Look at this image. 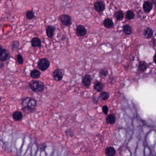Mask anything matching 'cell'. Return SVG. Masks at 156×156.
<instances>
[{"label":"cell","instance_id":"cell-21","mask_svg":"<svg viewBox=\"0 0 156 156\" xmlns=\"http://www.w3.org/2000/svg\"><path fill=\"white\" fill-rule=\"evenodd\" d=\"M114 16L117 20L120 21L124 19V14L121 11L119 10L116 11L114 14Z\"/></svg>","mask_w":156,"mask_h":156},{"label":"cell","instance_id":"cell-36","mask_svg":"<svg viewBox=\"0 0 156 156\" xmlns=\"http://www.w3.org/2000/svg\"><path fill=\"white\" fill-rule=\"evenodd\" d=\"M153 60L154 61V62L156 64V54L154 55V57H153Z\"/></svg>","mask_w":156,"mask_h":156},{"label":"cell","instance_id":"cell-4","mask_svg":"<svg viewBox=\"0 0 156 156\" xmlns=\"http://www.w3.org/2000/svg\"><path fill=\"white\" fill-rule=\"evenodd\" d=\"M11 58V54L9 51L6 48H2V46H0V61L5 62Z\"/></svg>","mask_w":156,"mask_h":156},{"label":"cell","instance_id":"cell-23","mask_svg":"<svg viewBox=\"0 0 156 156\" xmlns=\"http://www.w3.org/2000/svg\"><path fill=\"white\" fill-rule=\"evenodd\" d=\"M135 16V13L132 11L128 10L127 11L126 13V17L127 19L130 20H132L134 18Z\"/></svg>","mask_w":156,"mask_h":156},{"label":"cell","instance_id":"cell-1","mask_svg":"<svg viewBox=\"0 0 156 156\" xmlns=\"http://www.w3.org/2000/svg\"><path fill=\"white\" fill-rule=\"evenodd\" d=\"M21 110L27 114L34 113L37 109V102L35 99L30 97H24L21 100Z\"/></svg>","mask_w":156,"mask_h":156},{"label":"cell","instance_id":"cell-3","mask_svg":"<svg viewBox=\"0 0 156 156\" xmlns=\"http://www.w3.org/2000/svg\"><path fill=\"white\" fill-rule=\"evenodd\" d=\"M50 61L46 58L40 59L38 62L37 67L42 71H46L50 66Z\"/></svg>","mask_w":156,"mask_h":156},{"label":"cell","instance_id":"cell-31","mask_svg":"<svg viewBox=\"0 0 156 156\" xmlns=\"http://www.w3.org/2000/svg\"><path fill=\"white\" fill-rule=\"evenodd\" d=\"M102 111L105 115H107L109 111V108L107 105H104L102 107Z\"/></svg>","mask_w":156,"mask_h":156},{"label":"cell","instance_id":"cell-30","mask_svg":"<svg viewBox=\"0 0 156 156\" xmlns=\"http://www.w3.org/2000/svg\"><path fill=\"white\" fill-rule=\"evenodd\" d=\"M137 14H138V17L141 19H143L145 17L144 14L143 13V12L142 11V10H139L137 12Z\"/></svg>","mask_w":156,"mask_h":156},{"label":"cell","instance_id":"cell-6","mask_svg":"<svg viewBox=\"0 0 156 156\" xmlns=\"http://www.w3.org/2000/svg\"><path fill=\"white\" fill-rule=\"evenodd\" d=\"M59 19L61 22V23L65 26H69L72 23L71 16L67 14H62L59 17Z\"/></svg>","mask_w":156,"mask_h":156},{"label":"cell","instance_id":"cell-29","mask_svg":"<svg viewBox=\"0 0 156 156\" xmlns=\"http://www.w3.org/2000/svg\"><path fill=\"white\" fill-rule=\"evenodd\" d=\"M100 74L102 77H106L108 75V71L106 69H103L100 72Z\"/></svg>","mask_w":156,"mask_h":156},{"label":"cell","instance_id":"cell-16","mask_svg":"<svg viewBox=\"0 0 156 156\" xmlns=\"http://www.w3.org/2000/svg\"><path fill=\"white\" fill-rule=\"evenodd\" d=\"M153 30L150 27H147L144 31V36L147 39H150L152 38L153 36Z\"/></svg>","mask_w":156,"mask_h":156},{"label":"cell","instance_id":"cell-10","mask_svg":"<svg viewBox=\"0 0 156 156\" xmlns=\"http://www.w3.org/2000/svg\"><path fill=\"white\" fill-rule=\"evenodd\" d=\"M153 4L151 1L146 0L143 4V9L145 12L149 13L153 8Z\"/></svg>","mask_w":156,"mask_h":156},{"label":"cell","instance_id":"cell-9","mask_svg":"<svg viewBox=\"0 0 156 156\" xmlns=\"http://www.w3.org/2000/svg\"><path fill=\"white\" fill-rule=\"evenodd\" d=\"M55 30V27L52 25H49L46 27V33L48 37L52 38L54 35V31Z\"/></svg>","mask_w":156,"mask_h":156},{"label":"cell","instance_id":"cell-35","mask_svg":"<svg viewBox=\"0 0 156 156\" xmlns=\"http://www.w3.org/2000/svg\"><path fill=\"white\" fill-rule=\"evenodd\" d=\"M151 2L154 5H156V0H151Z\"/></svg>","mask_w":156,"mask_h":156},{"label":"cell","instance_id":"cell-24","mask_svg":"<svg viewBox=\"0 0 156 156\" xmlns=\"http://www.w3.org/2000/svg\"><path fill=\"white\" fill-rule=\"evenodd\" d=\"M26 17L28 20L33 19L35 17V14L33 10H29L26 13Z\"/></svg>","mask_w":156,"mask_h":156},{"label":"cell","instance_id":"cell-32","mask_svg":"<svg viewBox=\"0 0 156 156\" xmlns=\"http://www.w3.org/2000/svg\"><path fill=\"white\" fill-rule=\"evenodd\" d=\"M46 147V145L45 143H42V145H41L39 146V148L40 149L41 151H44Z\"/></svg>","mask_w":156,"mask_h":156},{"label":"cell","instance_id":"cell-12","mask_svg":"<svg viewBox=\"0 0 156 156\" xmlns=\"http://www.w3.org/2000/svg\"><path fill=\"white\" fill-rule=\"evenodd\" d=\"M31 45L34 48L38 47L41 48L42 47L41 40L39 37H33L31 40Z\"/></svg>","mask_w":156,"mask_h":156},{"label":"cell","instance_id":"cell-5","mask_svg":"<svg viewBox=\"0 0 156 156\" xmlns=\"http://www.w3.org/2000/svg\"><path fill=\"white\" fill-rule=\"evenodd\" d=\"M65 75V70L62 68H58L53 72L52 76L54 80L56 81H61L63 79Z\"/></svg>","mask_w":156,"mask_h":156},{"label":"cell","instance_id":"cell-20","mask_svg":"<svg viewBox=\"0 0 156 156\" xmlns=\"http://www.w3.org/2000/svg\"><path fill=\"white\" fill-rule=\"evenodd\" d=\"M20 43L17 40L13 41L11 43V49L13 52H17L19 48Z\"/></svg>","mask_w":156,"mask_h":156},{"label":"cell","instance_id":"cell-15","mask_svg":"<svg viewBox=\"0 0 156 156\" xmlns=\"http://www.w3.org/2000/svg\"><path fill=\"white\" fill-rule=\"evenodd\" d=\"M41 76V72L38 69H33L30 72L31 77L34 79H37L40 78Z\"/></svg>","mask_w":156,"mask_h":156},{"label":"cell","instance_id":"cell-13","mask_svg":"<svg viewBox=\"0 0 156 156\" xmlns=\"http://www.w3.org/2000/svg\"><path fill=\"white\" fill-rule=\"evenodd\" d=\"M12 116L15 121H21L23 118V114L20 111H16L13 113Z\"/></svg>","mask_w":156,"mask_h":156},{"label":"cell","instance_id":"cell-7","mask_svg":"<svg viewBox=\"0 0 156 156\" xmlns=\"http://www.w3.org/2000/svg\"><path fill=\"white\" fill-rule=\"evenodd\" d=\"M95 11L98 12H101L104 10L105 5L104 3L102 0H98L95 2L94 5Z\"/></svg>","mask_w":156,"mask_h":156},{"label":"cell","instance_id":"cell-8","mask_svg":"<svg viewBox=\"0 0 156 156\" xmlns=\"http://www.w3.org/2000/svg\"><path fill=\"white\" fill-rule=\"evenodd\" d=\"M87 33V29L84 26L81 25H79L77 26L76 28V34L78 37H83Z\"/></svg>","mask_w":156,"mask_h":156},{"label":"cell","instance_id":"cell-26","mask_svg":"<svg viewBox=\"0 0 156 156\" xmlns=\"http://www.w3.org/2000/svg\"><path fill=\"white\" fill-rule=\"evenodd\" d=\"M146 68H147V65L146 64V63L144 62H141L140 63L139 67H138L139 70L141 72L145 71Z\"/></svg>","mask_w":156,"mask_h":156},{"label":"cell","instance_id":"cell-14","mask_svg":"<svg viewBox=\"0 0 156 156\" xmlns=\"http://www.w3.org/2000/svg\"><path fill=\"white\" fill-rule=\"evenodd\" d=\"M93 88L95 90L98 92H102L103 89L104 88V84L101 82L96 81L95 82L94 85H93Z\"/></svg>","mask_w":156,"mask_h":156},{"label":"cell","instance_id":"cell-25","mask_svg":"<svg viewBox=\"0 0 156 156\" xmlns=\"http://www.w3.org/2000/svg\"><path fill=\"white\" fill-rule=\"evenodd\" d=\"M109 92L106 91H103L100 94V98L101 99L103 100H106L109 98Z\"/></svg>","mask_w":156,"mask_h":156},{"label":"cell","instance_id":"cell-33","mask_svg":"<svg viewBox=\"0 0 156 156\" xmlns=\"http://www.w3.org/2000/svg\"><path fill=\"white\" fill-rule=\"evenodd\" d=\"M153 43L154 45L156 46V34L154 35L153 37Z\"/></svg>","mask_w":156,"mask_h":156},{"label":"cell","instance_id":"cell-17","mask_svg":"<svg viewBox=\"0 0 156 156\" xmlns=\"http://www.w3.org/2000/svg\"><path fill=\"white\" fill-rule=\"evenodd\" d=\"M105 154L107 156H114L116 153V150L112 146L107 147L105 150Z\"/></svg>","mask_w":156,"mask_h":156},{"label":"cell","instance_id":"cell-22","mask_svg":"<svg viewBox=\"0 0 156 156\" xmlns=\"http://www.w3.org/2000/svg\"><path fill=\"white\" fill-rule=\"evenodd\" d=\"M124 33L127 35H130L132 33V29L130 26L128 24H126L123 27Z\"/></svg>","mask_w":156,"mask_h":156},{"label":"cell","instance_id":"cell-37","mask_svg":"<svg viewBox=\"0 0 156 156\" xmlns=\"http://www.w3.org/2000/svg\"></svg>","mask_w":156,"mask_h":156},{"label":"cell","instance_id":"cell-11","mask_svg":"<svg viewBox=\"0 0 156 156\" xmlns=\"http://www.w3.org/2000/svg\"><path fill=\"white\" fill-rule=\"evenodd\" d=\"M91 82L92 79L90 75L86 74L83 77L82 83L85 87H89L91 85Z\"/></svg>","mask_w":156,"mask_h":156},{"label":"cell","instance_id":"cell-27","mask_svg":"<svg viewBox=\"0 0 156 156\" xmlns=\"http://www.w3.org/2000/svg\"><path fill=\"white\" fill-rule=\"evenodd\" d=\"M17 60L18 63L20 65H23L24 64V58L22 54H18L17 55Z\"/></svg>","mask_w":156,"mask_h":156},{"label":"cell","instance_id":"cell-28","mask_svg":"<svg viewBox=\"0 0 156 156\" xmlns=\"http://www.w3.org/2000/svg\"><path fill=\"white\" fill-rule=\"evenodd\" d=\"M65 135L69 137H72L74 136V132L71 129H67V130H66L65 131Z\"/></svg>","mask_w":156,"mask_h":156},{"label":"cell","instance_id":"cell-34","mask_svg":"<svg viewBox=\"0 0 156 156\" xmlns=\"http://www.w3.org/2000/svg\"><path fill=\"white\" fill-rule=\"evenodd\" d=\"M4 64L3 63V62H1L0 63V69H2L3 67H4Z\"/></svg>","mask_w":156,"mask_h":156},{"label":"cell","instance_id":"cell-18","mask_svg":"<svg viewBox=\"0 0 156 156\" xmlns=\"http://www.w3.org/2000/svg\"><path fill=\"white\" fill-rule=\"evenodd\" d=\"M116 116L113 114H110L107 115L106 118V122L107 123L110 125L114 124L116 122Z\"/></svg>","mask_w":156,"mask_h":156},{"label":"cell","instance_id":"cell-2","mask_svg":"<svg viewBox=\"0 0 156 156\" xmlns=\"http://www.w3.org/2000/svg\"><path fill=\"white\" fill-rule=\"evenodd\" d=\"M28 85L31 89L35 93H40L44 90L45 85L43 82L32 80L28 83Z\"/></svg>","mask_w":156,"mask_h":156},{"label":"cell","instance_id":"cell-19","mask_svg":"<svg viewBox=\"0 0 156 156\" xmlns=\"http://www.w3.org/2000/svg\"><path fill=\"white\" fill-rule=\"evenodd\" d=\"M104 26L107 28H111L114 26V22L112 19L107 18L103 22Z\"/></svg>","mask_w":156,"mask_h":156}]
</instances>
